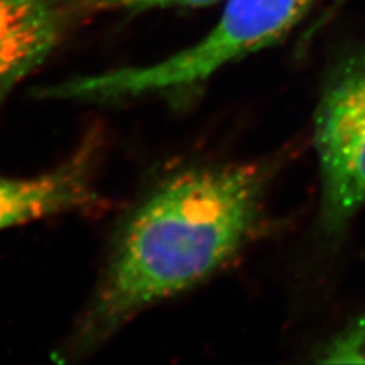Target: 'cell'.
<instances>
[{
    "instance_id": "6da1fadb",
    "label": "cell",
    "mask_w": 365,
    "mask_h": 365,
    "mask_svg": "<svg viewBox=\"0 0 365 365\" xmlns=\"http://www.w3.org/2000/svg\"><path fill=\"white\" fill-rule=\"evenodd\" d=\"M267 173L257 165L190 169L131 212L68 353L98 347L140 312L195 287L255 232Z\"/></svg>"
},
{
    "instance_id": "7a4b0ae2",
    "label": "cell",
    "mask_w": 365,
    "mask_h": 365,
    "mask_svg": "<svg viewBox=\"0 0 365 365\" xmlns=\"http://www.w3.org/2000/svg\"><path fill=\"white\" fill-rule=\"evenodd\" d=\"M315 0H227L220 21L198 43L143 67H122L46 87L41 98L113 104L197 86L227 64L277 43Z\"/></svg>"
},
{
    "instance_id": "3957f363",
    "label": "cell",
    "mask_w": 365,
    "mask_h": 365,
    "mask_svg": "<svg viewBox=\"0 0 365 365\" xmlns=\"http://www.w3.org/2000/svg\"><path fill=\"white\" fill-rule=\"evenodd\" d=\"M314 139L322 220L329 233H336L365 207V49L347 53L329 75Z\"/></svg>"
},
{
    "instance_id": "277c9868",
    "label": "cell",
    "mask_w": 365,
    "mask_h": 365,
    "mask_svg": "<svg viewBox=\"0 0 365 365\" xmlns=\"http://www.w3.org/2000/svg\"><path fill=\"white\" fill-rule=\"evenodd\" d=\"M90 16L87 0H0V106Z\"/></svg>"
},
{
    "instance_id": "5b68a950",
    "label": "cell",
    "mask_w": 365,
    "mask_h": 365,
    "mask_svg": "<svg viewBox=\"0 0 365 365\" xmlns=\"http://www.w3.org/2000/svg\"><path fill=\"white\" fill-rule=\"evenodd\" d=\"M93 134L61 166L34 178L0 175V230L66 212H101L107 201L95 186L101 151Z\"/></svg>"
},
{
    "instance_id": "8992f818",
    "label": "cell",
    "mask_w": 365,
    "mask_h": 365,
    "mask_svg": "<svg viewBox=\"0 0 365 365\" xmlns=\"http://www.w3.org/2000/svg\"><path fill=\"white\" fill-rule=\"evenodd\" d=\"M315 362L365 364V312L319 347Z\"/></svg>"
},
{
    "instance_id": "52a82bcc",
    "label": "cell",
    "mask_w": 365,
    "mask_h": 365,
    "mask_svg": "<svg viewBox=\"0 0 365 365\" xmlns=\"http://www.w3.org/2000/svg\"><path fill=\"white\" fill-rule=\"evenodd\" d=\"M220 2V0H87L90 9L93 13H104V11H145L154 8H195L207 6Z\"/></svg>"
}]
</instances>
